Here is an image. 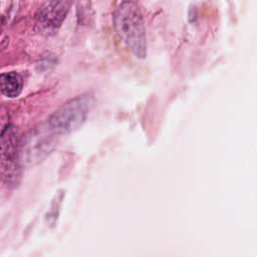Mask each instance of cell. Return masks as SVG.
Listing matches in <instances>:
<instances>
[{
    "mask_svg": "<svg viewBox=\"0 0 257 257\" xmlns=\"http://www.w3.org/2000/svg\"><path fill=\"white\" fill-rule=\"evenodd\" d=\"M114 27L125 45L139 58L147 55V40L144 19L134 2H124L114 14Z\"/></svg>",
    "mask_w": 257,
    "mask_h": 257,
    "instance_id": "cell-1",
    "label": "cell"
},
{
    "mask_svg": "<svg viewBox=\"0 0 257 257\" xmlns=\"http://www.w3.org/2000/svg\"><path fill=\"white\" fill-rule=\"evenodd\" d=\"M58 140L59 135L47 122L31 128L18 145L22 166L33 167L42 163L54 151Z\"/></svg>",
    "mask_w": 257,
    "mask_h": 257,
    "instance_id": "cell-2",
    "label": "cell"
},
{
    "mask_svg": "<svg viewBox=\"0 0 257 257\" xmlns=\"http://www.w3.org/2000/svg\"><path fill=\"white\" fill-rule=\"evenodd\" d=\"M93 103L92 95H78L59 106L49 116L47 123L59 136L72 133L85 121Z\"/></svg>",
    "mask_w": 257,
    "mask_h": 257,
    "instance_id": "cell-3",
    "label": "cell"
},
{
    "mask_svg": "<svg viewBox=\"0 0 257 257\" xmlns=\"http://www.w3.org/2000/svg\"><path fill=\"white\" fill-rule=\"evenodd\" d=\"M2 148V183L3 185L12 190L20 182L21 177V162L19 158L18 146L16 143V137L13 128L7 127L2 133L1 137Z\"/></svg>",
    "mask_w": 257,
    "mask_h": 257,
    "instance_id": "cell-4",
    "label": "cell"
},
{
    "mask_svg": "<svg viewBox=\"0 0 257 257\" xmlns=\"http://www.w3.org/2000/svg\"><path fill=\"white\" fill-rule=\"evenodd\" d=\"M69 9L68 0H51L36 14V28L42 34L55 33L62 24Z\"/></svg>",
    "mask_w": 257,
    "mask_h": 257,
    "instance_id": "cell-5",
    "label": "cell"
},
{
    "mask_svg": "<svg viewBox=\"0 0 257 257\" xmlns=\"http://www.w3.org/2000/svg\"><path fill=\"white\" fill-rule=\"evenodd\" d=\"M23 88V79L21 75L15 71L2 73L0 77L1 92L7 97L18 96Z\"/></svg>",
    "mask_w": 257,
    "mask_h": 257,
    "instance_id": "cell-6",
    "label": "cell"
},
{
    "mask_svg": "<svg viewBox=\"0 0 257 257\" xmlns=\"http://www.w3.org/2000/svg\"><path fill=\"white\" fill-rule=\"evenodd\" d=\"M62 199H63V192L62 191H59L58 194L55 196L52 204H51V207H50V210L47 212L46 214V217H45V221L47 224L49 225H52L55 223V221L57 220V217L59 215V210H60V207H61V202H62Z\"/></svg>",
    "mask_w": 257,
    "mask_h": 257,
    "instance_id": "cell-7",
    "label": "cell"
}]
</instances>
